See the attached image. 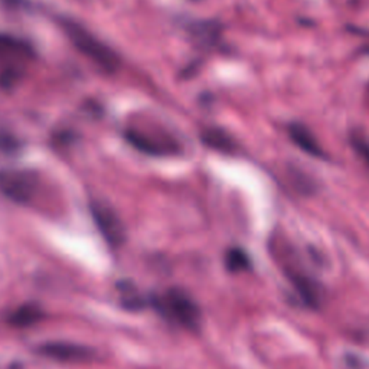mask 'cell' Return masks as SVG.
<instances>
[{
  "instance_id": "30bf717a",
  "label": "cell",
  "mask_w": 369,
  "mask_h": 369,
  "mask_svg": "<svg viewBox=\"0 0 369 369\" xmlns=\"http://www.w3.org/2000/svg\"><path fill=\"white\" fill-rule=\"evenodd\" d=\"M43 317V312L39 306L28 303L18 307L11 316H9V322L13 326L18 328H28L35 323H38L41 319Z\"/></svg>"
},
{
  "instance_id": "5bb4252c",
  "label": "cell",
  "mask_w": 369,
  "mask_h": 369,
  "mask_svg": "<svg viewBox=\"0 0 369 369\" xmlns=\"http://www.w3.org/2000/svg\"><path fill=\"white\" fill-rule=\"evenodd\" d=\"M6 2H8V4H15V5H19L20 0H6Z\"/></svg>"
},
{
  "instance_id": "7a4b0ae2",
  "label": "cell",
  "mask_w": 369,
  "mask_h": 369,
  "mask_svg": "<svg viewBox=\"0 0 369 369\" xmlns=\"http://www.w3.org/2000/svg\"><path fill=\"white\" fill-rule=\"evenodd\" d=\"M149 302L169 321L192 332L200 330L202 323L201 309L185 290L178 287L169 288L163 296H153Z\"/></svg>"
},
{
  "instance_id": "52a82bcc",
  "label": "cell",
  "mask_w": 369,
  "mask_h": 369,
  "mask_svg": "<svg viewBox=\"0 0 369 369\" xmlns=\"http://www.w3.org/2000/svg\"><path fill=\"white\" fill-rule=\"evenodd\" d=\"M39 355L60 362H88L95 358V352L84 345L71 342H48L38 348Z\"/></svg>"
},
{
  "instance_id": "5b68a950",
  "label": "cell",
  "mask_w": 369,
  "mask_h": 369,
  "mask_svg": "<svg viewBox=\"0 0 369 369\" xmlns=\"http://www.w3.org/2000/svg\"><path fill=\"white\" fill-rule=\"evenodd\" d=\"M94 223L106 239V242L113 249H118L126 239V230L123 225L117 212L107 204L95 201L90 205Z\"/></svg>"
},
{
  "instance_id": "6da1fadb",
  "label": "cell",
  "mask_w": 369,
  "mask_h": 369,
  "mask_svg": "<svg viewBox=\"0 0 369 369\" xmlns=\"http://www.w3.org/2000/svg\"><path fill=\"white\" fill-rule=\"evenodd\" d=\"M60 23L71 43L97 67H100L103 71L110 74L118 69L120 58L117 54L104 42L94 36L88 29H85L83 25L68 18H61Z\"/></svg>"
},
{
  "instance_id": "8fae6325",
  "label": "cell",
  "mask_w": 369,
  "mask_h": 369,
  "mask_svg": "<svg viewBox=\"0 0 369 369\" xmlns=\"http://www.w3.org/2000/svg\"><path fill=\"white\" fill-rule=\"evenodd\" d=\"M201 139H202V141L207 146L214 147V149H216L219 152H225V153L234 152V141H232V139L223 130L208 129V130H205L202 133Z\"/></svg>"
},
{
  "instance_id": "7c38bea8",
  "label": "cell",
  "mask_w": 369,
  "mask_h": 369,
  "mask_svg": "<svg viewBox=\"0 0 369 369\" xmlns=\"http://www.w3.org/2000/svg\"><path fill=\"white\" fill-rule=\"evenodd\" d=\"M120 291L123 293L121 296V303L129 310H140L146 306V300L140 296V294L134 290L132 284L121 283L120 284Z\"/></svg>"
},
{
  "instance_id": "8992f818",
  "label": "cell",
  "mask_w": 369,
  "mask_h": 369,
  "mask_svg": "<svg viewBox=\"0 0 369 369\" xmlns=\"http://www.w3.org/2000/svg\"><path fill=\"white\" fill-rule=\"evenodd\" d=\"M126 139L143 153L153 155V156H166L178 153L179 147L178 143L165 136L163 133H153L146 130L130 129L126 132Z\"/></svg>"
},
{
  "instance_id": "3957f363",
  "label": "cell",
  "mask_w": 369,
  "mask_h": 369,
  "mask_svg": "<svg viewBox=\"0 0 369 369\" xmlns=\"http://www.w3.org/2000/svg\"><path fill=\"white\" fill-rule=\"evenodd\" d=\"M32 58L34 51L28 42L0 34V85L4 88L15 85Z\"/></svg>"
},
{
  "instance_id": "277c9868",
  "label": "cell",
  "mask_w": 369,
  "mask_h": 369,
  "mask_svg": "<svg viewBox=\"0 0 369 369\" xmlns=\"http://www.w3.org/2000/svg\"><path fill=\"white\" fill-rule=\"evenodd\" d=\"M0 190L16 204H29L38 190V176L31 170L6 169L0 172Z\"/></svg>"
},
{
  "instance_id": "4fadbf2b",
  "label": "cell",
  "mask_w": 369,
  "mask_h": 369,
  "mask_svg": "<svg viewBox=\"0 0 369 369\" xmlns=\"http://www.w3.org/2000/svg\"><path fill=\"white\" fill-rule=\"evenodd\" d=\"M225 264L230 272L238 273V272H244V270L250 268V258L242 250L232 249L227 253Z\"/></svg>"
},
{
  "instance_id": "9c48e42d",
  "label": "cell",
  "mask_w": 369,
  "mask_h": 369,
  "mask_svg": "<svg viewBox=\"0 0 369 369\" xmlns=\"http://www.w3.org/2000/svg\"><path fill=\"white\" fill-rule=\"evenodd\" d=\"M290 137L291 140L296 143L302 151L310 153L312 156H316V158H322L323 152L321 147H319L316 139L313 137V134L302 125H291L290 129Z\"/></svg>"
},
{
  "instance_id": "ba28073f",
  "label": "cell",
  "mask_w": 369,
  "mask_h": 369,
  "mask_svg": "<svg viewBox=\"0 0 369 369\" xmlns=\"http://www.w3.org/2000/svg\"><path fill=\"white\" fill-rule=\"evenodd\" d=\"M288 279L300 294L302 300L310 307H319L322 303V290L313 279L302 272H288Z\"/></svg>"
}]
</instances>
